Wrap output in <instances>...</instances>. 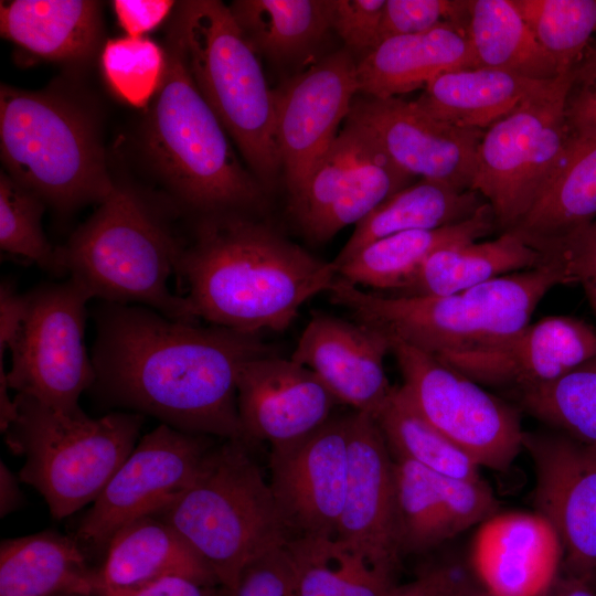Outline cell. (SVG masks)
Instances as JSON below:
<instances>
[{
  "instance_id": "obj_1",
  "label": "cell",
  "mask_w": 596,
  "mask_h": 596,
  "mask_svg": "<svg viewBox=\"0 0 596 596\" xmlns=\"http://www.w3.org/2000/svg\"><path fill=\"white\" fill-rule=\"evenodd\" d=\"M93 315L91 390L100 398L185 433L246 443L237 376L247 361L275 353L260 334L177 320L141 305L102 301Z\"/></svg>"
},
{
  "instance_id": "obj_2",
  "label": "cell",
  "mask_w": 596,
  "mask_h": 596,
  "mask_svg": "<svg viewBox=\"0 0 596 596\" xmlns=\"http://www.w3.org/2000/svg\"><path fill=\"white\" fill-rule=\"evenodd\" d=\"M175 275L195 321L260 334L288 328L307 300L331 288L337 269L260 216L230 214L196 221Z\"/></svg>"
},
{
  "instance_id": "obj_3",
  "label": "cell",
  "mask_w": 596,
  "mask_h": 596,
  "mask_svg": "<svg viewBox=\"0 0 596 596\" xmlns=\"http://www.w3.org/2000/svg\"><path fill=\"white\" fill-rule=\"evenodd\" d=\"M167 70L141 129L148 161L180 209L195 221L260 216L267 190L236 157L226 131L198 89L171 25Z\"/></svg>"
},
{
  "instance_id": "obj_4",
  "label": "cell",
  "mask_w": 596,
  "mask_h": 596,
  "mask_svg": "<svg viewBox=\"0 0 596 596\" xmlns=\"http://www.w3.org/2000/svg\"><path fill=\"white\" fill-rule=\"evenodd\" d=\"M573 283L565 263L549 260L447 296H382L338 277L327 292L355 321L391 341L441 355L507 340L530 323L536 306L553 287Z\"/></svg>"
},
{
  "instance_id": "obj_5",
  "label": "cell",
  "mask_w": 596,
  "mask_h": 596,
  "mask_svg": "<svg viewBox=\"0 0 596 596\" xmlns=\"http://www.w3.org/2000/svg\"><path fill=\"white\" fill-rule=\"evenodd\" d=\"M185 247L167 214L135 189L116 183L95 213L57 247L60 268L102 301L136 304L195 321L169 279Z\"/></svg>"
},
{
  "instance_id": "obj_6",
  "label": "cell",
  "mask_w": 596,
  "mask_h": 596,
  "mask_svg": "<svg viewBox=\"0 0 596 596\" xmlns=\"http://www.w3.org/2000/svg\"><path fill=\"white\" fill-rule=\"evenodd\" d=\"M248 449L242 440L216 443L190 486L155 515L191 544L225 592L251 560L291 539Z\"/></svg>"
},
{
  "instance_id": "obj_7",
  "label": "cell",
  "mask_w": 596,
  "mask_h": 596,
  "mask_svg": "<svg viewBox=\"0 0 596 596\" xmlns=\"http://www.w3.org/2000/svg\"><path fill=\"white\" fill-rule=\"evenodd\" d=\"M174 13L172 26L198 89L249 171L269 191L283 170L275 134V95L259 56L222 1H183Z\"/></svg>"
},
{
  "instance_id": "obj_8",
  "label": "cell",
  "mask_w": 596,
  "mask_h": 596,
  "mask_svg": "<svg viewBox=\"0 0 596 596\" xmlns=\"http://www.w3.org/2000/svg\"><path fill=\"white\" fill-rule=\"evenodd\" d=\"M0 149L7 173L61 212L102 203L116 184L95 121L56 92L1 85Z\"/></svg>"
},
{
  "instance_id": "obj_9",
  "label": "cell",
  "mask_w": 596,
  "mask_h": 596,
  "mask_svg": "<svg viewBox=\"0 0 596 596\" xmlns=\"http://www.w3.org/2000/svg\"><path fill=\"white\" fill-rule=\"evenodd\" d=\"M14 401L18 414L6 441L25 457L20 479L43 496L55 519L97 499L134 450L145 421L139 413L67 414L23 394Z\"/></svg>"
},
{
  "instance_id": "obj_10",
  "label": "cell",
  "mask_w": 596,
  "mask_h": 596,
  "mask_svg": "<svg viewBox=\"0 0 596 596\" xmlns=\"http://www.w3.org/2000/svg\"><path fill=\"white\" fill-rule=\"evenodd\" d=\"M572 72L551 81L483 132L471 190L491 206L501 233L513 230L530 212L564 162Z\"/></svg>"
},
{
  "instance_id": "obj_11",
  "label": "cell",
  "mask_w": 596,
  "mask_h": 596,
  "mask_svg": "<svg viewBox=\"0 0 596 596\" xmlns=\"http://www.w3.org/2000/svg\"><path fill=\"white\" fill-rule=\"evenodd\" d=\"M24 319L10 344L7 382L58 412H82L78 398L96 380L85 343L86 305L92 294L68 277L26 292Z\"/></svg>"
},
{
  "instance_id": "obj_12",
  "label": "cell",
  "mask_w": 596,
  "mask_h": 596,
  "mask_svg": "<svg viewBox=\"0 0 596 596\" xmlns=\"http://www.w3.org/2000/svg\"><path fill=\"white\" fill-rule=\"evenodd\" d=\"M405 391L419 414L479 467L508 470L523 449L518 411L438 356L392 341Z\"/></svg>"
},
{
  "instance_id": "obj_13",
  "label": "cell",
  "mask_w": 596,
  "mask_h": 596,
  "mask_svg": "<svg viewBox=\"0 0 596 596\" xmlns=\"http://www.w3.org/2000/svg\"><path fill=\"white\" fill-rule=\"evenodd\" d=\"M215 444L214 437L160 424L135 446L83 517L74 538L83 547L106 550L118 529L173 503Z\"/></svg>"
},
{
  "instance_id": "obj_14",
  "label": "cell",
  "mask_w": 596,
  "mask_h": 596,
  "mask_svg": "<svg viewBox=\"0 0 596 596\" xmlns=\"http://www.w3.org/2000/svg\"><path fill=\"white\" fill-rule=\"evenodd\" d=\"M360 94L356 60L341 49L291 77L275 95V134L288 200L306 184Z\"/></svg>"
},
{
  "instance_id": "obj_15",
  "label": "cell",
  "mask_w": 596,
  "mask_h": 596,
  "mask_svg": "<svg viewBox=\"0 0 596 596\" xmlns=\"http://www.w3.org/2000/svg\"><path fill=\"white\" fill-rule=\"evenodd\" d=\"M535 470L534 504L557 532L565 575L596 579V444L558 433H528Z\"/></svg>"
},
{
  "instance_id": "obj_16",
  "label": "cell",
  "mask_w": 596,
  "mask_h": 596,
  "mask_svg": "<svg viewBox=\"0 0 596 596\" xmlns=\"http://www.w3.org/2000/svg\"><path fill=\"white\" fill-rule=\"evenodd\" d=\"M345 121L364 129L413 178L470 190L482 130L436 119L413 102L359 94Z\"/></svg>"
},
{
  "instance_id": "obj_17",
  "label": "cell",
  "mask_w": 596,
  "mask_h": 596,
  "mask_svg": "<svg viewBox=\"0 0 596 596\" xmlns=\"http://www.w3.org/2000/svg\"><path fill=\"white\" fill-rule=\"evenodd\" d=\"M270 490L291 538L336 536L349 469L348 416L272 447Z\"/></svg>"
},
{
  "instance_id": "obj_18",
  "label": "cell",
  "mask_w": 596,
  "mask_h": 596,
  "mask_svg": "<svg viewBox=\"0 0 596 596\" xmlns=\"http://www.w3.org/2000/svg\"><path fill=\"white\" fill-rule=\"evenodd\" d=\"M480 385L513 393L549 384L596 356V328L549 316L485 349L436 355Z\"/></svg>"
},
{
  "instance_id": "obj_19",
  "label": "cell",
  "mask_w": 596,
  "mask_h": 596,
  "mask_svg": "<svg viewBox=\"0 0 596 596\" xmlns=\"http://www.w3.org/2000/svg\"><path fill=\"white\" fill-rule=\"evenodd\" d=\"M347 416L348 481L336 536L396 574L402 554L394 458L373 415L355 411Z\"/></svg>"
},
{
  "instance_id": "obj_20",
  "label": "cell",
  "mask_w": 596,
  "mask_h": 596,
  "mask_svg": "<svg viewBox=\"0 0 596 596\" xmlns=\"http://www.w3.org/2000/svg\"><path fill=\"white\" fill-rule=\"evenodd\" d=\"M339 404L308 368L273 354L247 361L237 376V408L246 443L272 447L299 440L332 416Z\"/></svg>"
},
{
  "instance_id": "obj_21",
  "label": "cell",
  "mask_w": 596,
  "mask_h": 596,
  "mask_svg": "<svg viewBox=\"0 0 596 596\" xmlns=\"http://www.w3.org/2000/svg\"><path fill=\"white\" fill-rule=\"evenodd\" d=\"M391 348L390 338L371 327L315 311L290 358L311 370L339 403L375 416L394 387L384 370Z\"/></svg>"
},
{
  "instance_id": "obj_22",
  "label": "cell",
  "mask_w": 596,
  "mask_h": 596,
  "mask_svg": "<svg viewBox=\"0 0 596 596\" xmlns=\"http://www.w3.org/2000/svg\"><path fill=\"white\" fill-rule=\"evenodd\" d=\"M563 560L557 532L538 512H498L480 524L471 547L488 596H544L561 576Z\"/></svg>"
},
{
  "instance_id": "obj_23",
  "label": "cell",
  "mask_w": 596,
  "mask_h": 596,
  "mask_svg": "<svg viewBox=\"0 0 596 596\" xmlns=\"http://www.w3.org/2000/svg\"><path fill=\"white\" fill-rule=\"evenodd\" d=\"M476 67L467 29L451 25L385 39L356 62L360 94L379 98L424 88L446 72Z\"/></svg>"
},
{
  "instance_id": "obj_24",
  "label": "cell",
  "mask_w": 596,
  "mask_h": 596,
  "mask_svg": "<svg viewBox=\"0 0 596 596\" xmlns=\"http://www.w3.org/2000/svg\"><path fill=\"white\" fill-rule=\"evenodd\" d=\"M95 582L114 588L141 586L168 576L221 586L215 574L170 524L148 515L118 529L110 538Z\"/></svg>"
},
{
  "instance_id": "obj_25",
  "label": "cell",
  "mask_w": 596,
  "mask_h": 596,
  "mask_svg": "<svg viewBox=\"0 0 596 596\" xmlns=\"http://www.w3.org/2000/svg\"><path fill=\"white\" fill-rule=\"evenodd\" d=\"M102 6L92 0L1 1V35L31 58L83 64L103 33Z\"/></svg>"
},
{
  "instance_id": "obj_26",
  "label": "cell",
  "mask_w": 596,
  "mask_h": 596,
  "mask_svg": "<svg viewBox=\"0 0 596 596\" xmlns=\"http://www.w3.org/2000/svg\"><path fill=\"white\" fill-rule=\"evenodd\" d=\"M494 230L496 219L486 203L464 222L402 232L371 242L336 266L337 277L356 287L401 291L435 252L479 241Z\"/></svg>"
},
{
  "instance_id": "obj_27",
  "label": "cell",
  "mask_w": 596,
  "mask_h": 596,
  "mask_svg": "<svg viewBox=\"0 0 596 596\" xmlns=\"http://www.w3.org/2000/svg\"><path fill=\"white\" fill-rule=\"evenodd\" d=\"M96 571L75 538L55 531L0 545V596H93Z\"/></svg>"
},
{
  "instance_id": "obj_28",
  "label": "cell",
  "mask_w": 596,
  "mask_h": 596,
  "mask_svg": "<svg viewBox=\"0 0 596 596\" xmlns=\"http://www.w3.org/2000/svg\"><path fill=\"white\" fill-rule=\"evenodd\" d=\"M551 81L486 67L459 70L429 81L414 102L436 119L485 131Z\"/></svg>"
},
{
  "instance_id": "obj_29",
  "label": "cell",
  "mask_w": 596,
  "mask_h": 596,
  "mask_svg": "<svg viewBox=\"0 0 596 596\" xmlns=\"http://www.w3.org/2000/svg\"><path fill=\"white\" fill-rule=\"evenodd\" d=\"M596 220V139L567 149L561 168L511 231L545 258L576 230Z\"/></svg>"
},
{
  "instance_id": "obj_30",
  "label": "cell",
  "mask_w": 596,
  "mask_h": 596,
  "mask_svg": "<svg viewBox=\"0 0 596 596\" xmlns=\"http://www.w3.org/2000/svg\"><path fill=\"white\" fill-rule=\"evenodd\" d=\"M486 200L473 190L421 179L391 195L355 228L332 260L337 266L361 247L380 238L408 231L435 230L472 217Z\"/></svg>"
},
{
  "instance_id": "obj_31",
  "label": "cell",
  "mask_w": 596,
  "mask_h": 596,
  "mask_svg": "<svg viewBox=\"0 0 596 596\" xmlns=\"http://www.w3.org/2000/svg\"><path fill=\"white\" fill-rule=\"evenodd\" d=\"M228 8L255 53L277 66L307 61L331 30V0H235Z\"/></svg>"
},
{
  "instance_id": "obj_32",
  "label": "cell",
  "mask_w": 596,
  "mask_h": 596,
  "mask_svg": "<svg viewBox=\"0 0 596 596\" xmlns=\"http://www.w3.org/2000/svg\"><path fill=\"white\" fill-rule=\"evenodd\" d=\"M543 255L511 232L492 241H473L432 254L400 296H447L499 276L535 268Z\"/></svg>"
},
{
  "instance_id": "obj_33",
  "label": "cell",
  "mask_w": 596,
  "mask_h": 596,
  "mask_svg": "<svg viewBox=\"0 0 596 596\" xmlns=\"http://www.w3.org/2000/svg\"><path fill=\"white\" fill-rule=\"evenodd\" d=\"M298 596H391L392 574L337 536H296L285 545Z\"/></svg>"
},
{
  "instance_id": "obj_34",
  "label": "cell",
  "mask_w": 596,
  "mask_h": 596,
  "mask_svg": "<svg viewBox=\"0 0 596 596\" xmlns=\"http://www.w3.org/2000/svg\"><path fill=\"white\" fill-rule=\"evenodd\" d=\"M467 34L477 67L534 81H551L562 75L512 0H469Z\"/></svg>"
},
{
  "instance_id": "obj_35",
  "label": "cell",
  "mask_w": 596,
  "mask_h": 596,
  "mask_svg": "<svg viewBox=\"0 0 596 596\" xmlns=\"http://www.w3.org/2000/svg\"><path fill=\"white\" fill-rule=\"evenodd\" d=\"M374 418L393 457L445 477L480 478V467L419 414L402 386L393 387Z\"/></svg>"
},
{
  "instance_id": "obj_36",
  "label": "cell",
  "mask_w": 596,
  "mask_h": 596,
  "mask_svg": "<svg viewBox=\"0 0 596 596\" xmlns=\"http://www.w3.org/2000/svg\"><path fill=\"white\" fill-rule=\"evenodd\" d=\"M374 145V139L364 129L345 121L304 188L288 200V210L307 241L311 242L318 226L353 181Z\"/></svg>"
},
{
  "instance_id": "obj_37",
  "label": "cell",
  "mask_w": 596,
  "mask_h": 596,
  "mask_svg": "<svg viewBox=\"0 0 596 596\" xmlns=\"http://www.w3.org/2000/svg\"><path fill=\"white\" fill-rule=\"evenodd\" d=\"M394 480L402 556L427 552L455 536L434 472L414 461L394 458Z\"/></svg>"
},
{
  "instance_id": "obj_38",
  "label": "cell",
  "mask_w": 596,
  "mask_h": 596,
  "mask_svg": "<svg viewBox=\"0 0 596 596\" xmlns=\"http://www.w3.org/2000/svg\"><path fill=\"white\" fill-rule=\"evenodd\" d=\"M514 394L535 418L575 439L596 444V356L556 381Z\"/></svg>"
},
{
  "instance_id": "obj_39",
  "label": "cell",
  "mask_w": 596,
  "mask_h": 596,
  "mask_svg": "<svg viewBox=\"0 0 596 596\" xmlns=\"http://www.w3.org/2000/svg\"><path fill=\"white\" fill-rule=\"evenodd\" d=\"M560 74L572 72L596 33V0H512Z\"/></svg>"
},
{
  "instance_id": "obj_40",
  "label": "cell",
  "mask_w": 596,
  "mask_h": 596,
  "mask_svg": "<svg viewBox=\"0 0 596 596\" xmlns=\"http://www.w3.org/2000/svg\"><path fill=\"white\" fill-rule=\"evenodd\" d=\"M45 202L0 173V248L3 253L35 263L44 270L61 276L57 247H53L42 230Z\"/></svg>"
},
{
  "instance_id": "obj_41",
  "label": "cell",
  "mask_w": 596,
  "mask_h": 596,
  "mask_svg": "<svg viewBox=\"0 0 596 596\" xmlns=\"http://www.w3.org/2000/svg\"><path fill=\"white\" fill-rule=\"evenodd\" d=\"M102 68L119 99L143 107L162 85L167 70L166 50L143 36L113 39L103 47Z\"/></svg>"
},
{
  "instance_id": "obj_42",
  "label": "cell",
  "mask_w": 596,
  "mask_h": 596,
  "mask_svg": "<svg viewBox=\"0 0 596 596\" xmlns=\"http://www.w3.org/2000/svg\"><path fill=\"white\" fill-rule=\"evenodd\" d=\"M469 0H386L379 43L385 39L419 34L451 25L467 29Z\"/></svg>"
},
{
  "instance_id": "obj_43",
  "label": "cell",
  "mask_w": 596,
  "mask_h": 596,
  "mask_svg": "<svg viewBox=\"0 0 596 596\" xmlns=\"http://www.w3.org/2000/svg\"><path fill=\"white\" fill-rule=\"evenodd\" d=\"M386 0H331L330 26L358 61L379 44Z\"/></svg>"
},
{
  "instance_id": "obj_44",
  "label": "cell",
  "mask_w": 596,
  "mask_h": 596,
  "mask_svg": "<svg viewBox=\"0 0 596 596\" xmlns=\"http://www.w3.org/2000/svg\"><path fill=\"white\" fill-rule=\"evenodd\" d=\"M285 545L251 560L225 596H298L292 564Z\"/></svg>"
},
{
  "instance_id": "obj_45",
  "label": "cell",
  "mask_w": 596,
  "mask_h": 596,
  "mask_svg": "<svg viewBox=\"0 0 596 596\" xmlns=\"http://www.w3.org/2000/svg\"><path fill=\"white\" fill-rule=\"evenodd\" d=\"M436 477L455 535L481 524L499 512V501L481 477L476 479L440 475Z\"/></svg>"
},
{
  "instance_id": "obj_46",
  "label": "cell",
  "mask_w": 596,
  "mask_h": 596,
  "mask_svg": "<svg viewBox=\"0 0 596 596\" xmlns=\"http://www.w3.org/2000/svg\"><path fill=\"white\" fill-rule=\"evenodd\" d=\"M568 148L596 139V49L572 72L565 98Z\"/></svg>"
},
{
  "instance_id": "obj_47",
  "label": "cell",
  "mask_w": 596,
  "mask_h": 596,
  "mask_svg": "<svg viewBox=\"0 0 596 596\" xmlns=\"http://www.w3.org/2000/svg\"><path fill=\"white\" fill-rule=\"evenodd\" d=\"M557 253L567 259L574 281L583 286L596 318V220L566 237Z\"/></svg>"
},
{
  "instance_id": "obj_48",
  "label": "cell",
  "mask_w": 596,
  "mask_h": 596,
  "mask_svg": "<svg viewBox=\"0 0 596 596\" xmlns=\"http://www.w3.org/2000/svg\"><path fill=\"white\" fill-rule=\"evenodd\" d=\"M93 596H225L221 586H210L195 581L168 576L130 588H114L94 583Z\"/></svg>"
},
{
  "instance_id": "obj_49",
  "label": "cell",
  "mask_w": 596,
  "mask_h": 596,
  "mask_svg": "<svg viewBox=\"0 0 596 596\" xmlns=\"http://www.w3.org/2000/svg\"><path fill=\"white\" fill-rule=\"evenodd\" d=\"M169 0H116L113 7L127 36L139 38L157 28L170 13Z\"/></svg>"
},
{
  "instance_id": "obj_50",
  "label": "cell",
  "mask_w": 596,
  "mask_h": 596,
  "mask_svg": "<svg viewBox=\"0 0 596 596\" xmlns=\"http://www.w3.org/2000/svg\"><path fill=\"white\" fill-rule=\"evenodd\" d=\"M26 307V294H19L10 281L3 280L0 286V364L24 319Z\"/></svg>"
},
{
  "instance_id": "obj_51",
  "label": "cell",
  "mask_w": 596,
  "mask_h": 596,
  "mask_svg": "<svg viewBox=\"0 0 596 596\" xmlns=\"http://www.w3.org/2000/svg\"><path fill=\"white\" fill-rule=\"evenodd\" d=\"M422 573L429 581L428 596H475L476 594V589L454 566L430 567Z\"/></svg>"
},
{
  "instance_id": "obj_52",
  "label": "cell",
  "mask_w": 596,
  "mask_h": 596,
  "mask_svg": "<svg viewBox=\"0 0 596 596\" xmlns=\"http://www.w3.org/2000/svg\"><path fill=\"white\" fill-rule=\"evenodd\" d=\"M24 502L17 478L1 460L0 462V515L4 518Z\"/></svg>"
},
{
  "instance_id": "obj_53",
  "label": "cell",
  "mask_w": 596,
  "mask_h": 596,
  "mask_svg": "<svg viewBox=\"0 0 596 596\" xmlns=\"http://www.w3.org/2000/svg\"><path fill=\"white\" fill-rule=\"evenodd\" d=\"M544 596H596V588L590 583L563 574Z\"/></svg>"
},
{
  "instance_id": "obj_54",
  "label": "cell",
  "mask_w": 596,
  "mask_h": 596,
  "mask_svg": "<svg viewBox=\"0 0 596 596\" xmlns=\"http://www.w3.org/2000/svg\"><path fill=\"white\" fill-rule=\"evenodd\" d=\"M428 577L421 573L414 582L405 585H398L391 596H428Z\"/></svg>"
},
{
  "instance_id": "obj_55",
  "label": "cell",
  "mask_w": 596,
  "mask_h": 596,
  "mask_svg": "<svg viewBox=\"0 0 596 596\" xmlns=\"http://www.w3.org/2000/svg\"><path fill=\"white\" fill-rule=\"evenodd\" d=\"M475 596H488V595L485 592L483 593L476 592Z\"/></svg>"
},
{
  "instance_id": "obj_56",
  "label": "cell",
  "mask_w": 596,
  "mask_h": 596,
  "mask_svg": "<svg viewBox=\"0 0 596 596\" xmlns=\"http://www.w3.org/2000/svg\"><path fill=\"white\" fill-rule=\"evenodd\" d=\"M70 596H89V595H70Z\"/></svg>"
},
{
  "instance_id": "obj_57",
  "label": "cell",
  "mask_w": 596,
  "mask_h": 596,
  "mask_svg": "<svg viewBox=\"0 0 596 596\" xmlns=\"http://www.w3.org/2000/svg\"><path fill=\"white\" fill-rule=\"evenodd\" d=\"M594 587L596 588V579H595V584H594Z\"/></svg>"
}]
</instances>
